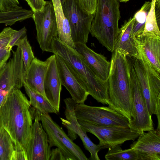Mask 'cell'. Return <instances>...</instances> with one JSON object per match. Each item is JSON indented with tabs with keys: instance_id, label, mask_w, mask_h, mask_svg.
I'll return each mask as SVG.
<instances>
[{
	"instance_id": "27",
	"label": "cell",
	"mask_w": 160,
	"mask_h": 160,
	"mask_svg": "<svg viewBox=\"0 0 160 160\" xmlns=\"http://www.w3.org/2000/svg\"><path fill=\"white\" fill-rule=\"evenodd\" d=\"M120 145H116L108 148L105 156L106 160H138L136 152L130 148L122 149Z\"/></svg>"
},
{
	"instance_id": "39",
	"label": "cell",
	"mask_w": 160,
	"mask_h": 160,
	"mask_svg": "<svg viewBox=\"0 0 160 160\" xmlns=\"http://www.w3.org/2000/svg\"><path fill=\"white\" fill-rule=\"evenodd\" d=\"M156 2L157 3H160V0H156Z\"/></svg>"
},
{
	"instance_id": "8",
	"label": "cell",
	"mask_w": 160,
	"mask_h": 160,
	"mask_svg": "<svg viewBox=\"0 0 160 160\" xmlns=\"http://www.w3.org/2000/svg\"><path fill=\"white\" fill-rule=\"evenodd\" d=\"M74 43L86 44L94 15L85 10L79 0H66L62 5Z\"/></svg>"
},
{
	"instance_id": "30",
	"label": "cell",
	"mask_w": 160,
	"mask_h": 160,
	"mask_svg": "<svg viewBox=\"0 0 160 160\" xmlns=\"http://www.w3.org/2000/svg\"><path fill=\"white\" fill-rule=\"evenodd\" d=\"M16 31L8 27L4 28L0 32V50L7 46L13 34Z\"/></svg>"
},
{
	"instance_id": "18",
	"label": "cell",
	"mask_w": 160,
	"mask_h": 160,
	"mask_svg": "<svg viewBox=\"0 0 160 160\" xmlns=\"http://www.w3.org/2000/svg\"><path fill=\"white\" fill-rule=\"evenodd\" d=\"M75 49L83 57L85 62L96 75L107 82L109 74L110 62L103 55L97 53L88 47L86 44H75Z\"/></svg>"
},
{
	"instance_id": "3",
	"label": "cell",
	"mask_w": 160,
	"mask_h": 160,
	"mask_svg": "<svg viewBox=\"0 0 160 160\" xmlns=\"http://www.w3.org/2000/svg\"><path fill=\"white\" fill-rule=\"evenodd\" d=\"M52 50V53L65 61L89 95L98 102L108 104L107 81L101 80L96 75L80 53L57 37L53 41Z\"/></svg>"
},
{
	"instance_id": "11",
	"label": "cell",
	"mask_w": 160,
	"mask_h": 160,
	"mask_svg": "<svg viewBox=\"0 0 160 160\" xmlns=\"http://www.w3.org/2000/svg\"><path fill=\"white\" fill-rule=\"evenodd\" d=\"M25 73L21 51L18 47L0 71V107L13 89L23 86Z\"/></svg>"
},
{
	"instance_id": "2",
	"label": "cell",
	"mask_w": 160,
	"mask_h": 160,
	"mask_svg": "<svg viewBox=\"0 0 160 160\" xmlns=\"http://www.w3.org/2000/svg\"><path fill=\"white\" fill-rule=\"evenodd\" d=\"M108 79V107L125 117L132 118V100L127 56L121 51L113 52Z\"/></svg>"
},
{
	"instance_id": "7",
	"label": "cell",
	"mask_w": 160,
	"mask_h": 160,
	"mask_svg": "<svg viewBox=\"0 0 160 160\" xmlns=\"http://www.w3.org/2000/svg\"><path fill=\"white\" fill-rule=\"evenodd\" d=\"M40 119L48 137L49 147L56 146L66 160H88L81 148L74 143L48 113L40 112Z\"/></svg>"
},
{
	"instance_id": "21",
	"label": "cell",
	"mask_w": 160,
	"mask_h": 160,
	"mask_svg": "<svg viewBox=\"0 0 160 160\" xmlns=\"http://www.w3.org/2000/svg\"><path fill=\"white\" fill-rule=\"evenodd\" d=\"M134 20L133 16L119 28L114 49L120 51L127 56L133 58H136L138 54L134 38L131 36Z\"/></svg>"
},
{
	"instance_id": "9",
	"label": "cell",
	"mask_w": 160,
	"mask_h": 160,
	"mask_svg": "<svg viewBox=\"0 0 160 160\" xmlns=\"http://www.w3.org/2000/svg\"><path fill=\"white\" fill-rule=\"evenodd\" d=\"M32 18L41 49L42 52H52L53 41L58 37V27L52 2L46 1L41 10L33 12Z\"/></svg>"
},
{
	"instance_id": "6",
	"label": "cell",
	"mask_w": 160,
	"mask_h": 160,
	"mask_svg": "<svg viewBox=\"0 0 160 160\" xmlns=\"http://www.w3.org/2000/svg\"><path fill=\"white\" fill-rule=\"evenodd\" d=\"M127 58L132 100V118L129 127L132 131L140 135L153 129V123L135 73L132 58L127 57Z\"/></svg>"
},
{
	"instance_id": "40",
	"label": "cell",
	"mask_w": 160,
	"mask_h": 160,
	"mask_svg": "<svg viewBox=\"0 0 160 160\" xmlns=\"http://www.w3.org/2000/svg\"><path fill=\"white\" fill-rule=\"evenodd\" d=\"M24 0L25 1L28 3L29 0Z\"/></svg>"
},
{
	"instance_id": "13",
	"label": "cell",
	"mask_w": 160,
	"mask_h": 160,
	"mask_svg": "<svg viewBox=\"0 0 160 160\" xmlns=\"http://www.w3.org/2000/svg\"><path fill=\"white\" fill-rule=\"evenodd\" d=\"M64 102L65 105L64 114L66 119L60 118L62 124L67 130L68 135L72 141L75 140L78 136L84 148L90 153L89 160H100L98 153L101 148L98 145L95 144L91 141L87 132L82 128L75 113L76 102L70 98L64 99Z\"/></svg>"
},
{
	"instance_id": "1",
	"label": "cell",
	"mask_w": 160,
	"mask_h": 160,
	"mask_svg": "<svg viewBox=\"0 0 160 160\" xmlns=\"http://www.w3.org/2000/svg\"><path fill=\"white\" fill-rule=\"evenodd\" d=\"M35 110L19 89H13L0 107V126L9 133L15 146V160H28L26 149Z\"/></svg>"
},
{
	"instance_id": "36",
	"label": "cell",
	"mask_w": 160,
	"mask_h": 160,
	"mask_svg": "<svg viewBox=\"0 0 160 160\" xmlns=\"http://www.w3.org/2000/svg\"><path fill=\"white\" fill-rule=\"evenodd\" d=\"M66 160L62 151L58 148L51 150L49 160Z\"/></svg>"
},
{
	"instance_id": "10",
	"label": "cell",
	"mask_w": 160,
	"mask_h": 160,
	"mask_svg": "<svg viewBox=\"0 0 160 160\" xmlns=\"http://www.w3.org/2000/svg\"><path fill=\"white\" fill-rule=\"evenodd\" d=\"M74 110L78 120L99 126L129 127L127 118L108 107L92 106L84 103H76Z\"/></svg>"
},
{
	"instance_id": "19",
	"label": "cell",
	"mask_w": 160,
	"mask_h": 160,
	"mask_svg": "<svg viewBox=\"0 0 160 160\" xmlns=\"http://www.w3.org/2000/svg\"><path fill=\"white\" fill-rule=\"evenodd\" d=\"M134 40L137 49L153 69L160 73V36L142 33L136 36Z\"/></svg>"
},
{
	"instance_id": "31",
	"label": "cell",
	"mask_w": 160,
	"mask_h": 160,
	"mask_svg": "<svg viewBox=\"0 0 160 160\" xmlns=\"http://www.w3.org/2000/svg\"><path fill=\"white\" fill-rule=\"evenodd\" d=\"M27 30L25 27H24L13 34L11 39L7 46L8 47L12 49L15 46H17L18 43L20 40L26 35Z\"/></svg>"
},
{
	"instance_id": "20",
	"label": "cell",
	"mask_w": 160,
	"mask_h": 160,
	"mask_svg": "<svg viewBox=\"0 0 160 160\" xmlns=\"http://www.w3.org/2000/svg\"><path fill=\"white\" fill-rule=\"evenodd\" d=\"M49 62L48 58L43 61L35 57L25 75V82L27 85L46 98L44 81Z\"/></svg>"
},
{
	"instance_id": "29",
	"label": "cell",
	"mask_w": 160,
	"mask_h": 160,
	"mask_svg": "<svg viewBox=\"0 0 160 160\" xmlns=\"http://www.w3.org/2000/svg\"><path fill=\"white\" fill-rule=\"evenodd\" d=\"M151 6L147 16L143 33L160 36V26L156 19L155 4L156 0H152Z\"/></svg>"
},
{
	"instance_id": "15",
	"label": "cell",
	"mask_w": 160,
	"mask_h": 160,
	"mask_svg": "<svg viewBox=\"0 0 160 160\" xmlns=\"http://www.w3.org/2000/svg\"><path fill=\"white\" fill-rule=\"evenodd\" d=\"M131 144L138 160H160V130L154 129L140 134Z\"/></svg>"
},
{
	"instance_id": "28",
	"label": "cell",
	"mask_w": 160,
	"mask_h": 160,
	"mask_svg": "<svg viewBox=\"0 0 160 160\" xmlns=\"http://www.w3.org/2000/svg\"><path fill=\"white\" fill-rule=\"evenodd\" d=\"M17 46L19 48L21 52L25 75L32 61L35 58L27 35L20 40Z\"/></svg>"
},
{
	"instance_id": "25",
	"label": "cell",
	"mask_w": 160,
	"mask_h": 160,
	"mask_svg": "<svg viewBox=\"0 0 160 160\" xmlns=\"http://www.w3.org/2000/svg\"><path fill=\"white\" fill-rule=\"evenodd\" d=\"M16 149L11 136L0 126V160H15Z\"/></svg>"
},
{
	"instance_id": "24",
	"label": "cell",
	"mask_w": 160,
	"mask_h": 160,
	"mask_svg": "<svg viewBox=\"0 0 160 160\" xmlns=\"http://www.w3.org/2000/svg\"><path fill=\"white\" fill-rule=\"evenodd\" d=\"M23 87L29 98L31 105L35 110L43 113H58L46 98L40 93L31 89L25 82L24 83Z\"/></svg>"
},
{
	"instance_id": "4",
	"label": "cell",
	"mask_w": 160,
	"mask_h": 160,
	"mask_svg": "<svg viewBox=\"0 0 160 160\" xmlns=\"http://www.w3.org/2000/svg\"><path fill=\"white\" fill-rule=\"evenodd\" d=\"M120 4L118 0H97L90 32L107 49L113 52L119 28Z\"/></svg>"
},
{
	"instance_id": "37",
	"label": "cell",
	"mask_w": 160,
	"mask_h": 160,
	"mask_svg": "<svg viewBox=\"0 0 160 160\" xmlns=\"http://www.w3.org/2000/svg\"><path fill=\"white\" fill-rule=\"evenodd\" d=\"M118 1L121 2H127L130 0H118Z\"/></svg>"
},
{
	"instance_id": "17",
	"label": "cell",
	"mask_w": 160,
	"mask_h": 160,
	"mask_svg": "<svg viewBox=\"0 0 160 160\" xmlns=\"http://www.w3.org/2000/svg\"><path fill=\"white\" fill-rule=\"evenodd\" d=\"M48 68L44 81V89L47 99L56 110L59 112L62 84L57 67L55 55L48 58Z\"/></svg>"
},
{
	"instance_id": "23",
	"label": "cell",
	"mask_w": 160,
	"mask_h": 160,
	"mask_svg": "<svg viewBox=\"0 0 160 160\" xmlns=\"http://www.w3.org/2000/svg\"><path fill=\"white\" fill-rule=\"evenodd\" d=\"M33 12L19 6L5 11H0V23L11 26L18 21L21 22L32 18Z\"/></svg>"
},
{
	"instance_id": "5",
	"label": "cell",
	"mask_w": 160,
	"mask_h": 160,
	"mask_svg": "<svg viewBox=\"0 0 160 160\" xmlns=\"http://www.w3.org/2000/svg\"><path fill=\"white\" fill-rule=\"evenodd\" d=\"M132 58L133 65L150 114L157 116L160 121V73L152 67L142 53Z\"/></svg>"
},
{
	"instance_id": "34",
	"label": "cell",
	"mask_w": 160,
	"mask_h": 160,
	"mask_svg": "<svg viewBox=\"0 0 160 160\" xmlns=\"http://www.w3.org/2000/svg\"><path fill=\"white\" fill-rule=\"evenodd\" d=\"M11 50L7 46L0 50V71L9 58Z\"/></svg>"
},
{
	"instance_id": "22",
	"label": "cell",
	"mask_w": 160,
	"mask_h": 160,
	"mask_svg": "<svg viewBox=\"0 0 160 160\" xmlns=\"http://www.w3.org/2000/svg\"><path fill=\"white\" fill-rule=\"evenodd\" d=\"M56 19L58 38L70 47L75 49L72 39L69 24L63 10L60 0H51Z\"/></svg>"
},
{
	"instance_id": "38",
	"label": "cell",
	"mask_w": 160,
	"mask_h": 160,
	"mask_svg": "<svg viewBox=\"0 0 160 160\" xmlns=\"http://www.w3.org/2000/svg\"><path fill=\"white\" fill-rule=\"evenodd\" d=\"M66 0H60L62 5L64 3Z\"/></svg>"
},
{
	"instance_id": "12",
	"label": "cell",
	"mask_w": 160,
	"mask_h": 160,
	"mask_svg": "<svg viewBox=\"0 0 160 160\" xmlns=\"http://www.w3.org/2000/svg\"><path fill=\"white\" fill-rule=\"evenodd\" d=\"M78 120L83 130L92 134L98 139V145L101 149L121 145L127 141H134L140 135L132 131L129 127L99 126L84 121Z\"/></svg>"
},
{
	"instance_id": "14",
	"label": "cell",
	"mask_w": 160,
	"mask_h": 160,
	"mask_svg": "<svg viewBox=\"0 0 160 160\" xmlns=\"http://www.w3.org/2000/svg\"><path fill=\"white\" fill-rule=\"evenodd\" d=\"M35 112L34 120L26 149L28 160H49L51 150L48 135L40 122V112L35 110Z\"/></svg>"
},
{
	"instance_id": "16",
	"label": "cell",
	"mask_w": 160,
	"mask_h": 160,
	"mask_svg": "<svg viewBox=\"0 0 160 160\" xmlns=\"http://www.w3.org/2000/svg\"><path fill=\"white\" fill-rule=\"evenodd\" d=\"M56 62L61 83L76 103H84L89 95L65 61L57 54Z\"/></svg>"
},
{
	"instance_id": "26",
	"label": "cell",
	"mask_w": 160,
	"mask_h": 160,
	"mask_svg": "<svg viewBox=\"0 0 160 160\" xmlns=\"http://www.w3.org/2000/svg\"><path fill=\"white\" fill-rule=\"evenodd\" d=\"M151 6V2H146L141 8L134 15V20L131 36L134 38L143 33L146 18Z\"/></svg>"
},
{
	"instance_id": "32",
	"label": "cell",
	"mask_w": 160,
	"mask_h": 160,
	"mask_svg": "<svg viewBox=\"0 0 160 160\" xmlns=\"http://www.w3.org/2000/svg\"><path fill=\"white\" fill-rule=\"evenodd\" d=\"M83 8L89 13L94 14L97 6V0H79Z\"/></svg>"
},
{
	"instance_id": "35",
	"label": "cell",
	"mask_w": 160,
	"mask_h": 160,
	"mask_svg": "<svg viewBox=\"0 0 160 160\" xmlns=\"http://www.w3.org/2000/svg\"><path fill=\"white\" fill-rule=\"evenodd\" d=\"M44 0H29L28 3L31 10L34 12L41 10L45 2Z\"/></svg>"
},
{
	"instance_id": "33",
	"label": "cell",
	"mask_w": 160,
	"mask_h": 160,
	"mask_svg": "<svg viewBox=\"0 0 160 160\" xmlns=\"http://www.w3.org/2000/svg\"><path fill=\"white\" fill-rule=\"evenodd\" d=\"M18 0H0V11H5L19 6Z\"/></svg>"
}]
</instances>
